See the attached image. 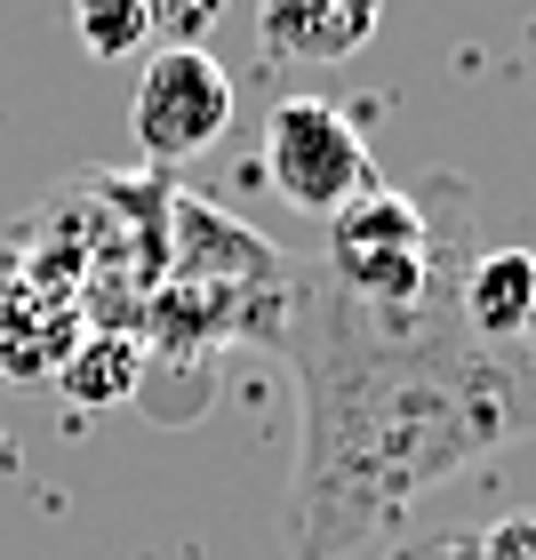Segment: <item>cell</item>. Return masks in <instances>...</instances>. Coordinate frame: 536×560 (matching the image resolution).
Here are the masks:
<instances>
[{
  "label": "cell",
  "instance_id": "1",
  "mask_svg": "<svg viewBox=\"0 0 536 560\" xmlns=\"http://www.w3.org/2000/svg\"><path fill=\"white\" fill-rule=\"evenodd\" d=\"M296 361L289 560H361L480 456L536 441V345H480L441 280L417 313H369L337 280H296L280 313Z\"/></svg>",
  "mask_w": 536,
  "mask_h": 560
},
{
  "label": "cell",
  "instance_id": "4",
  "mask_svg": "<svg viewBox=\"0 0 536 560\" xmlns=\"http://www.w3.org/2000/svg\"><path fill=\"white\" fill-rule=\"evenodd\" d=\"M129 129L152 168L200 161L224 129H233V72L209 48H152L129 96Z\"/></svg>",
  "mask_w": 536,
  "mask_h": 560
},
{
  "label": "cell",
  "instance_id": "9",
  "mask_svg": "<svg viewBox=\"0 0 536 560\" xmlns=\"http://www.w3.org/2000/svg\"><path fill=\"white\" fill-rule=\"evenodd\" d=\"M456 545H465V560H536V513H513L497 528H473V537H456Z\"/></svg>",
  "mask_w": 536,
  "mask_h": 560
},
{
  "label": "cell",
  "instance_id": "8",
  "mask_svg": "<svg viewBox=\"0 0 536 560\" xmlns=\"http://www.w3.org/2000/svg\"><path fill=\"white\" fill-rule=\"evenodd\" d=\"M224 9H233V0H144V33L161 48H209Z\"/></svg>",
  "mask_w": 536,
  "mask_h": 560
},
{
  "label": "cell",
  "instance_id": "3",
  "mask_svg": "<svg viewBox=\"0 0 536 560\" xmlns=\"http://www.w3.org/2000/svg\"><path fill=\"white\" fill-rule=\"evenodd\" d=\"M265 185L289 200L296 217H337L376 185L369 137L328 105V96H289L265 113Z\"/></svg>",
  "mask_w": 536,
  "mask_h": 560
},
{
  "label": "cell",
  "instance_id": "2",
  "mask_svg": "<svg viewBox=\"0 0 536 560\" xmlns=\"http://www.w3.org/2000/svg\"><path fill=\"white\" fill-rule=\"evenodd\" d=\"M465 257H473L465 217L441 224L424 192L369 185L352 209L328 217V280L369 313H417L441 280L465 272Z\"/></svg>",
  "mask_w": 536,
  "mask_h": 560
},
{
  "label": "cell",
  "instance_id": "7",
  "mask_svg": "<svg viewBox=\"0 0 536 560\" xmlns=\"http://www.w3.org/2000/svg\"><path fill=\"white\" fill-rule=\"evenodd\" d=\"M72 24H81V48L96 65H120L152 40L144 33V0H72Z\"/></svg>",
  "mask_w": 536,
  "mask_h": 560
},
{
  "label": "cell",
  "instance_id": "6",
  "mask_svg": "<svg viewBox=\"0 0 536 560\" xmlns=\"http://www.w3.org/2000/svg\"><path fill=\"white\" fill-rule=\"evenodd\" d=\"M385 0H257L265 48L289 65H345L376 40Z\"/></svg>",
  "mask_w": 536,
  "mask_h": 560
},
{
  "label": "cell",
  "instance_id": "5",
  "mask_svg": "<svg viewBox=\"0 0 536 560\" xmlns=\"http://www.w3.org/2000/svg\"><path fill=\"white\" fill-rule=\"evenodd\" d=\"M456 313L480 345H536V257L528 248H473L456 272Z\"/></svg>",
  "mask_w": 536,
  "mask_h": 560
}]
</instances>
